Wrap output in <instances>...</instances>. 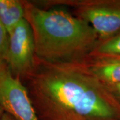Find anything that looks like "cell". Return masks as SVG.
I'll list each match as a JSON object with an SVG mask.
<instances>
[{"label": "cell", "instance_id": "obj_9", "mask_svg": "<svg viewBox=\"0 0 120 120\" xmlns=\"http://www.w3.org/2000/svg\"><path fill=\"white\" fill-rule=\"evenodd\" d=\"M9 34L0 21V61H4L8 49Z\"/></svg>", "mask_w": 120, "mask_h": 120}, {"label": "cell", "instance_id": "obj_5", "mask_svg": "<svg viewBox=\"0 0 120 120\" xmlns=\"http://www.w3.org/2000/svg\"><path fill=\"white\" fill-rule=\"evenodd\" d=\"M4 61L15 77L24 81L34 70L36 62L32 30L26 19L9 34L8 49Z\"/></svg>", "mask_w": 120, "mask_h": 120}, {"label": "cell", "instance_id": "obj_10", "mask_svg": "<svg viewBox=\"0 0 120 120\" xmlns=\"http://www.w3.org/2000/svg\"><path fill=\"white\" fill-rule=\"evenodd\" d=\"M108 90L115 97L117 101H120V85H106Z\"/></svg>", "mask_w": 120, "mask_h": 120}, {"label": "cell", "instance_id": "obj_11", "mask_svg": "<svg viewBox=\"0 0 120 120\" xmlns=\"http://www.w3.org/2000/svg\"><path fill=\"white\" fill-rule=\"evenodd\" d=\"M15 120L13 119V117L10 115H9L6 113H4V116H3V117H2V120Z\"/></svg>", "mask_w": 120, "mask_h": 120}, {"label": "cell", "instance_id": "obj_2", "mask_svg": "<svg viewBox=\"0 0 120 120\" xmlns=\"http://www.w3.org/2000/svg\"><path fill=\"white\" fill-rule=\"evenodd\" d=\"M33 31L36 57L55 63H84L99 43L90 23L60 8L23 1Z\"/></svg>", "mask_w": 120, "mask_h": 120}, {"label": "cell", "instance_id": "obj_12", "mask_svg": "<svg viewBox=\"0 0 120 120\" xmlns=\"http://www.w3.org/2000/svg\"><path fill=\"white\" fill-rule=\"evenodd\" d=\"M5 112L4 111V109H2V107L0 106V120H2V117H3V116Z\"/></svg>", "mask_w": 120, "mask_h": 120}, {"label": "cell", "instance_id": "obj_3", "mask_svg": "<svg viewBox=\"0 0 120 120\" xmlns=\"http://www.w3.org/2000/svg\"><path fill=\"white\" fill-rule=\"evenodd\" d=\"M35 3V2H34ZM42 8L67 6L74 15L90 23L99 41L120 33V2L107 0H46L35 3Z\"/></svg>", "mask_w": 120, "mask_h": 120}, {"label": "cell", "instance_id": "obj_6", "mask_svg": "<svg viewBox=\"0 0 120 120\" xmlns=\"http://www.w3.org/2000/svg\"><path fill=\"white\" fill-rule=\"evenodd\" d=\"M84 63L105 85L120 84V57L90 56Z\"/></svg>", "mask_w": 120, "mask_h": 120}, {"label": "cell", "instance_id": "obj_4", "mask_svg": "<svg viewBox=\"0 0 120 120\" xmlns=\"http://www.w3.org/2000/svg\"><path fill=\"white\" fill-rule=\"evenodd\" d=\"M0 106L15 120H39L26 86L4 61H0Z\"/></svg>", "mask_w": 120, "mask_h": 120}, {"label": "cell", "instance_id": "obj_1", "mask_svg": "<svg viewBox=\"0 0 120 120\" xmlns=\"http://www.w3.org/2000/svg\"><path fill=\"white\" fill-rule=\"evenodd\" d=\"M26 86L39 120H120V105L85 63L36 57Z\"/></svg>", "mask_w": 120, "mask_h": 120}, {"label": "cell", "instance_id": "obj_8", "mask_svg": "<svg viewBox=\"0 0 120 120\" xmlns=\"http://www.w3.org/2000/svg\"><path fill=\"white\" fill-rule=\"evenodd\" d=\"M91 56L120 57V33L111 38L99 41Z\"/></svg>", "mask_w": 120, "mask_h": 120}, {"label": "cell", "instance_id": "obj_7", "mask_svg": "<svg viewBox=\"0 0 120 120\" xmlns=\"http://www.w3.org/2000/svg\"><path fill=\"white\" fill-rule=\"evenodd\" d=\"M25 17L26 11L23 0H0V21L9 34Z\"/></svg>", "mask_w": 120, "mask_h": 120}]
</instances>
